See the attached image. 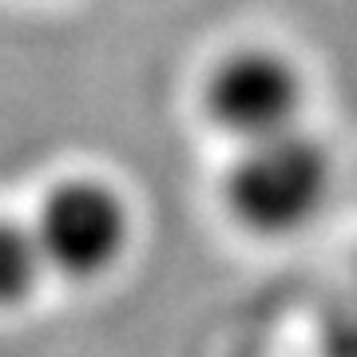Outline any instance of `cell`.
I'll list each match as a JSON object with an SVG mask.
<instances>
[{
  "label": "cell",
  "mask_w": 357,
  "mask_h": 357,
  "mask_svg": "<svg viewBox=\"0 0 357 357\" xmlns=\"http://www.w3.org/2000/svg\"><path fill=\"white\" fill-rule=\"evenodd\" d=\"M48 266L40 250L36 227H24L16 218H0V306H13L32 294Z\"/></svg>",
  "instance_id": "4"
},
{
  "label": "cell",
  "mask_w": 357,
  "mask_h": 357,
  "mask_svg": "<svg viewBox=\"0 0 357 357\" xmlns=\"http://www.w3.org/2000/svg\"><path fill=\"white\" fill-rule=\"evenodd\" d=\"M128 234V203L100 178H64L48 191L36 218V238L48 266L72 278H96L115 266Z\"/></svg>",
  "instance_id": "2"
},
{
  "label": "cell",
  "mask_w": 357,
  "mask_h": 357,
  "mask_svg": "<svg viewBox=\"0 0 357 357\" xmlns=\"http://www.w3.org/2000/svg\"><path fill=\"white\" fill-rule=\"evenodd\" d=\"M333 187L330 151L298 128L246 143L227 171V206L255 234H294L318 215Z\"/></svg>",
  "instance_id": "1"
},
{
  "label": "cell",
  "mask_w": 357,
  "mask_h": 357,
  "mask_svg": "<svg viewBox=\"0 0 357 357\" xmlns=\"http://www.w3.org/2000/svg\"><path fill=\"white\" fill-rule=\"evenodd\" d=\"M203 100L222 131L238 135L243 143H258L298 128L302 76L278 52L238 48L215 64Z\"/></svg>",
  "instance_id": "3"
}]
</instances>
